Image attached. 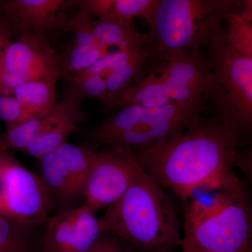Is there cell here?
I'll return each instance as SVG.
<instances>
[{
    "label": "cell",
    "mask_w": 252,
    "mask_h": 252,
    "mask_svg": "<svg viewBox=\"0 0 252 252\" xmlns=\"http://www.w3.org/2000/svg\"><path fill=\"white\" fill-rule=\"evenodd\" d=\"M3 69H4V64H3L2 57L0 56V77L2 74Z\"/></svg>",
    "instance_id": "cell-32"
},
{
    "label": "cell",
    "mask_w": 252,
    "mask_h": 252,
    "mask_svg": "<svg viewBox=\"0 0 252 252\" xmlns=\"http://www.w3.org/2000/svg\"><path fill=\"white\" fill-rule=\"evenodd\" d=\"M37 225L0 214V252H37L34 229Z\"/></svg>",
    "instance_id": "cell-18"
},
{
    "label": "cell",
    "mask_w": 252,
    "mask_h": 252,
    "mask_svg": "<svg viewBox=\"0 0 252 252\" xmlns=\"http://www.w3.org/2000/svg\"><path fill=\"white\" fill-rule=\"evenodd\" d=\"M162 189L139 165L127 191L98 218L102 233L135 252H175L182 238L180 223Z\"/></svg>",
    "instance_id": "cell-2"
},
{
    "label": "cell",
    "mask_w": 252,
    "mask_h": 252,
    "mask_svg": "<svg viewBox=\"0 0 252 252\" xmlns=\"http://www.w3.org/2000/svg\"><path fill=\"white\" fill-rule=\"evenodd\" d=\"M0 168L5 182L4 215L28 224L45 223L54 196L42 177L22 166L8 149L1 147Z\"/></svg>",
    "instance_id": "cell-8"
},
{
    "label": "cell",
    "mask_w": 252,
    "mask_h": 252,
    "mask_svg": "<svg viewBox=\"0 0 252 252\" xmlns=\"http://www.w3.org/2000/svg\"><path fill=\"white\" fill-rule=\"evenodd\" d=\"M56 82L36 81L19 86L13 93L33 117L44 119L57 105Z\"/></svg>",
    "instance_id": "cell-17"
},
{
    "label": "cell",
    "mask_w": 252,
    "mask_h": 252,
    "mask_svg": "<svg viewBox=\"0 0 252 252\" xmlns=\"http://www.w3.org/2000/svg\"><path fill=\"white\" fill-rule=\"evenodd\" d=\"M103 234L99 219L87 207H71L45 221L43 248L46 252H89Z\"/></svg>",
    "instance_id": "cell-12"
},
{
    "label": "cell",
    "mask_w": 252,
    "mask_h": 252,
    "mask_svg": "<svg viewBox=\"0 0 252 252\" xmlns=\"http://www.w3.org/2000/svg\"><path fill=\"white\" fill-rule=\"evenodd\" d=\"M144 49L138 50V51H113L105 55L102 59H99L97 62L89 67L87 70L80 73L97 74L105 79L114 71L122 67L126 63L134 59Z\"/></svg>",
    "instance_id": "cell-24"
},
{
    "label": "cell",
    "mask_w": 252,
    "mask_h": 252,
    "mask_svg": "<svg viewBox=\"0 0 252 252\" xmlns=\"http://www.w3.org/2000/svg\"><path fill=\"white\" fill-rule=\"evenodd\" d=\"M153 59L156 65L147 77L102 103L105 110L209 100L215 78L210 62L200 51L154 54Z\"/></svg>",
    "instance_id": "cell-4"
},
{
    "label": "cell",
    "mask_w": 252,
    "mask_h": 252,
    "mask_svg": "<svg viewBox=\"0 0 252 252\" xmlns=\"http://www.w3.org/2000/svg\"><path fill=\"white\" fill-rule=\"evenodd\" d=\"M94 37L104 49L119 51H138L152 46L149 34L139 32L132 21L97 20L94 22Z\"/></svg>",
    "instance_id": "cell-15"
},
{
    "label": "cell",
    "mask_w": 252,
    "mask_h": 252,
    "mask_svg": "<svg viewBox=\"0 0 252 252\" xmlns=\"http://www.w3.org/2000/svg\"><path fill=\"white\" fill-rule=\"evenodd\" d=\"M220 252V251H210V252Z\"/></svg>",
    "instance_id": "cell-33"
},
{
    "label": "cell",
    "mask_w": 252,
    "mask_h": 252,
    "mask_svg": "<svg viewBox=\"0 0 252 252\" xmlns=\"http://www.w3.org/2000/svg\"><path fill=\"white\" fill-rule=\"evenodd\" d=\"M215 85L209 100L215 117L240 139L252 141V58L228 44L224 28L207 46Z\"/></svg>",
    "instance_id": "cell-7"
},
{
    "label": "cell",
    "mask_w": 252,
    "mask_h": 252,
    "mask_svg": "<svg viewBox=\"0 0 252 252\" xmlns=\"http://www.w3.org/2000/svg\"><path fill=\"white\" fill-rule=\"evenodd\" d=\"M67 97L81 99H98L103 102L107 99V89L105 79L97 74L77 73L71 74Z\"/></svg>",
    "instance_id": "cell-21"
},
{
    "label": "cell",
    "mask_w": 252,
    "mask_h": 252,
    "mask_svg": "<svg viewBox=\"0 0 252 252\" xmlns=\"http://www.w3.org/2000/svg\"><path fill=\"white\" fill-rule=\"evenodd\" d=\"M225 0H157L147 21L154 54L200 51L223 31L236 4Z\"/></svg>",
    "instance_id": "cell-5"
},
{
    "label": "cell",
    "mask_w": 252,
    "mask_h": 252,
    "mask_svg": "<svg viewBox=\"0 0 252 252\" xmlns=\"http://www.w3.org/2000/svg\"><path fill=\"white\" fill-rule=\"evenodd\" d=\"M89 252H135L121 239L103 233Z\"/></svg>",
    "instance_id": "cell-26"
},
{
    "label": "cell",
    "mask_w": 252,
    "mask_h": 252,
    "mask_svg": "<svg viewBox=\"0 0 252 252\" xmlns=\"http://www.w3.org/2000/svg\"><path fill=\"white\" fill-rule=\"evenodd\" d=\"M0 94L12 95L19 86L31 81L56 82L63 74L61 59L44 36L24 34L4 50Z\"/></svg>",
    "instance_id": "cell-9"
},
{
    "label": "cell",
    "mask_w": 252,
    "mask_h": 252,
    "mask_svg": "<svg viewBox=\"0 0 252 252\" xmlns=\"http://www.w3.org/2000/svg\"><path fill=\"white\" fill-rule=\"evenodd\" d=\"M138 165L127 147L97 154L86 180L83 205L96 213L115 203L130 187Z\"/></svg>",
    "instance_id": "cell-10"
},
{
    "label": "cell",
    "mask_w": 252,
    "mask_h": 252,
    "mask_svg": "<svg viewBox=\"0 0 252 252\" xmlns=\"http://www.w3.org/2000/svg\"><path fill=\"white\" fill-rule=\"evenodd\" d=\"M7 41V36L4 34V32L0 31V56H2L4 50L9 46Z\"/></svg>",
    "instance_id": "cell-30"
},
{
    "label": "cell",
    "mask_w": 252,
    "mask_h": 252,
    "mask_svg": "<svg viewBox=\"0 0 252 252\" xmlns=\"http://www.w3.org/2000/svg\"><path fill=\"white\" fill-rule=\"evenodd\" d=\"M84 116L81 101L66 96L43 119L42 130L39 137L24 153L39 159L45 157L67 142Z\"/></svg>",
    "instance_id": "cell-13"
},
{
    "label": "cell",
    "mask_w": 252,
    "mask_h": 252,
    "mask_svg": "<svg viewBox=\"0 0 252 252\" xmlns=\"http://www.w3.org/2000/svg\"><path fill=\"white\" fill-rule=\"evenodd\" d=\"M97 153L86 147L62 144L41 158L42 178L53 196L70 202L83 198Z\"/></svg>",
    "instance_id": "cell-11"
},
{
    "label": "cell",
    "mask_w": 252,
    "mask_h": 252,
    "mask_svg": "<svg viewBox=\"0 0 252 252\" xmlns=\"http://www.w3.org/2000/svg\"><path fill=\"white\" fill-rule=\"evenodd\" d=\"M205 102H187L156 107L129 106L112 112L89 132L88 148L102 145L147 147L185 128L202 115Z\"/></svg>",
    "instance_id": "cell-6"
},
{
    "label": "cell",
    "mask_w": 252,
    "mask_h": 252,
    "mask_svg": "<svg viewBox=\"0 0 252 252\" xmlns=\"http://www.w3.org/2000/svg\"><path fill=\"white\" fill-rule=\"evenodd\" d=\"M157 0H87L77 1L98 20L132 21L134 18H148Z\"/></svg>",
    "instance_id": "cell-16"
},
{
    "label": "cell",
    "mask_w": 252,
    "mask_h": 252,
    "mask_svg": "<svg viewBox=\"0 0 252 252\" xmlns=\"http://www.w3.org/2000/svg\"></svg>",
    "instance_id": "cell-34"
},
{
    "label": "cell",
    "mask_w": 252,
    "mask_h": 252,
    "mask_svg": "<svg viewBox=\"0 0 252 252\" xmlns=\"http://www.w3.org/2000/svg\"><path fill=\"white\" fill-rule=\"evenodd\" d=\"M240 144L236 134L216 117L201 115L164 140L130 149L158 185L187 200L198 189H219L229 180Z\"/></svg>",
    "instance_id": "cell-1"
},
{
    "label": "cell",
    "mask_w": 252,
    "mask_h": 252,
    "mask_svg": "<svg viewBox=\"0 0 252 252\" xmlns=\"http://www.w3.org/2000/svg\"><path fill=\"white\" fill-rule=\"evenodd\" d=\"M236 4L225 17V39L240 54L252 58V23L245 21L240 16L235 9Z\"/></svg>",
    "instance_id": "cell-20"
},
{
    "label": "cell",
    "mask_w": 252,
    "mask_h": 252,
    "mask_svg": "<svg viewBox=\"0 0 252 252\" xmlns=\"http://www.w3.org/2000/svg\"><path fill=\"white\" fill-rule=\"evenodd\" d=\"M182 252H207L205 250L194 248H182Z\"/></svg>",
    "instance_id": "cell-31"
},
{
    "label": "cell",
    "mask_w": 252,
    "mask_h": 252,
    "mask_svg": "<svg viewBox=\"0 0 252 252\" xmlns=\"http://www.w3.org/2000/svg\"><path fill=\"white\" fill-rule=\"evenodd\" d=\"M235 9L244 20L252 23V0L238 1L235 6Z\"/></svg>",
    "instance_id": "cell-28"
},
{
    "label": "cell",
    "mask_w": 252,
    "mask_h": 252,
    "mask_svg": "<svg viewBox=\"0 0 252 252\" xmlns=\"http://www.w3.org/2000/svg\"><path fill=\"white\" fill-rule=\"evenodd\" d=\"M32 118L14 95L0 94V119L6 125V130Z\"/></svg>",
    "instance_id": "cell-25"
},
{
    "label": "cell",
    "mask_w": 252,
    "mask_h": 252,
    "mask_svg": "<svg viewBox=\"0 0 252 252\" xmlns=\"http://www.w3.org/2000/svg\"><path fill=\"white\" fill-rule=\"evenodd\" d=\"M76 1L63 0H14L5 3L10 14L32 30L33 34L43 33L64 26L67 22L64 12Z\"/></svg>",
    "instance_id": "cell-14"
},
{
    "label": "cell",
    "mask_w": 252,
    "mask_h": 252,
    "mask_svg": "<svg viewBox=\"0 0 252 252\" xmlns=\"http://www.w3.org/2000/svg\"><path fill=\"white\" fill-rule=\"evenodd\" d=\"M210 200L194 198L184 220L181 248L252 252V198L235 174Z\"/></svg>",
    "instance_id": "cell-3"
},
{
    "label": "cell",
    "mask_w": 252,
    "mask_h": 252,
    "mask_svg": "<svg viewBox=\"0 0 252 252\" xmlns=\"http://www.w3.org/2000/svg\"><path fill=\"white\" fill-rule=\"evenodd\" d=\"M234 165L245 177L252 191V147L238 149L235 153Z\"/></svg>",
    "instance_id": "cell-27"
},
{
    "label": "cell",
    "mask_w": 252,
    "mask_h": 252,
    "mask_svg": "<svg viewBox=\"0 0 252 252\" xmlns=\"http://www.w3.org/2000/svg\"><path fill=\"white\" fill-rule=\"evenodd\" d=\"M93 26L92 16L87 10L80 7L77 14L67 21L64 27L72 33L74 38L72 44L84 46L99 45L94 37Z\"/></svg>",
    "instance_id": "cell-23"
},
{
    "label": "cell",
    "mask_w": 252,
    "mask_h": 252,
    "mask_svg": "<svg viewBox=\"0 0 252 252\" xmlns=\"http://www.w3.org/2000/svg\"><path fill=\"white\" fill-rule=\"evenodd\" d=\"M42 127L43 119L34 117L6 130L0 147L25 152L39 137Z\"/></svg>",
    "instance_id": "cell-22"
},
{
    "label": "cell",
    "mask_w": 252,
    "mask_h": 252,
    "mask_svg": "<svg viewBox=\"0 0 252 252\" xmlns=\"http://www.w3.org/2000/svg\"><path fill=\"white\" fill-rule=\"evenodd\" d=\"M113 51H110L99 45L84 46L72 44L64 54V59H61L63 72L74 74L84 72Z\"/></svg>",
    "instance_id": "cell-19"
},
{
    "label": "cell",
    "mask_w": 252,
    "mask_h": 252,
    "mask_svg": "<svg viewBox=\"0 0 252 252\" xmlns=\"http://www.w3.org/2000/svg\"><path fill=\"white\" fill-rule=\"evenodd\" d=\"M5 203V182L2 170L0 168V214L4 215Z\"/></svg>",
    "instance_id": "cell-29"
}]
</instances>
